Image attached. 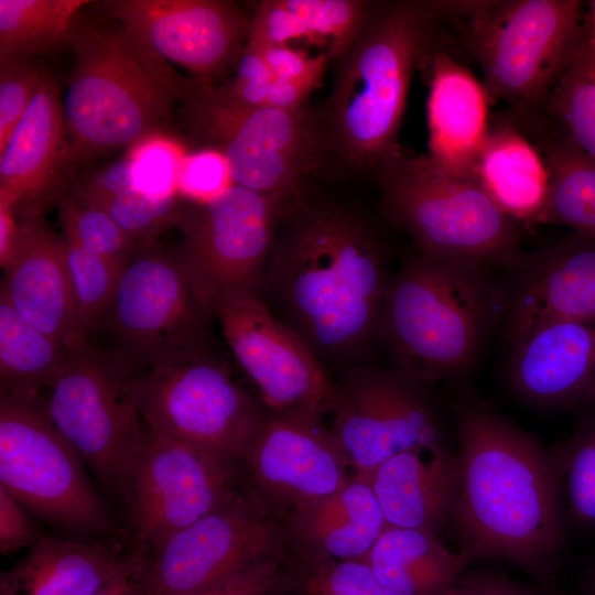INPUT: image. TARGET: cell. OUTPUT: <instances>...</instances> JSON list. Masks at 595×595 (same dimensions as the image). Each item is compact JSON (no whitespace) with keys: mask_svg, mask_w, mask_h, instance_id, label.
<instances>
[{"mask_svg":"<svg viewBox=\"0 0 595 595\" xmlns=\"http://www.w3.org/2000/svg\"><path fill=\"white\" fill-rule=\"evenodd\" d=\"M495 268L420 252L390 275L377 337L392 369L430 388L468 372L504 315V281Z\"/></svg>","mask_w":595,"mask_h":595,"instance_id":"cell-3","label":"cell"},{"mask_svg":"<svg viewBox=\"0 0 595 595\" xmlns=\"http://www.w3.org/2000/svg\"><path fill=\"white\" fill-rule=\"evenodd\" d=\"M461 19L465 46L479 65L489 96L511 110L518 126L543 115L556 80L585 28L580 0L441 1Z\"/></svg>","mask_w":595,"mask_h":595,"instance_id":"cell-6","label":"cell"},{"mask_svg":"<svg viewBox=\"0 0 595 595\" xmlns=\"http://www.w3.org/2000/svg\"><path fill=\"white\" fill-rule=\"evenodd\" d=\"M67 161L73 160L60 88L46 73L0 151V199L19 215L42 212Z\"/></svg>","mask_w":595,"mask_h":595,"instance_id":"cell-23","label":"cell"},{"mask_svg":"<svg viewBox=\"0 0 595 595\" xmlns=\"http://www.w3.org/2000/svg\"><path fill=\"white\" fill-rule=\"evenodd\" d=\"M19 220L20 236L0 295L68 351L78 350L90 339L76 307L63 238L39 212L23 214Z\"/></svg>","mask_w":595,"mask_h":595,"instance_id":"cell-22","label":"cell"},{"mask_svg":"<svg viewBox=\"0 0 595 595\" xmlns=\"http://www.w3.org/2000/svg\"><path fill=\"white\" fill-rule=\"evenodd\" d=\"M364 478L376 495L387 526L436 533L452 523L458 459L451 446L399 453Z\"/></svg>","mask_w":595,"mask_h":595,"instance_id":"cell-24","label":"cell"},{"mask_svg":"<svg viewBox=\"0 0 595 595\" xmlns=\"http://www.w3.org/2000/svg\"><path fill=\"white\" fill-rule=\"evenodd\" d=\"M0 595H10V594L7 592L0 591Z\"/></svg>","mask_w":595,"mask_h":595,"instance_id":"cell-53","label":"cell"},{"mask_svg":"<svg viewBox=\"0 0 595 595\" xmlns=\"http://www.w3.org/2000/svg\"><path fill=\"white\" fill-rule=\"evenodd\" d=\"M177 112L194 141L225 159L234 184L260 193L298 195L305 174L326 154L317 115L305 106H232L195 78Z\"/></svg>","mask_w":595,"mask_h":595,"instance_id":"cell-9","label":"cell"},{"mask_svg":"<svg viewBox=\"0 0 595 595\" xmlns=\"http://www.w3.org/2000/svg\"><path fill=\"white\" fill-rule=\"evenodd\" d=\"M458 494L452 524L469 561L510 562L542 583L558 569L567 523L555 447H547L490 404L452 402Z\"/></svg>","mask_w":595,"mask_h":595,"instance_id":"cell-1","label":"cell"},{"mask_svg":"<svg viewBox=\"0 0 595 595\" xmlns=\"http://www.w3.org/2000/svg\"><path fill=\"white\" fill-rule=\"evenodd\" d=\"M68 193L107 213L138 242L155 240L175 225L182 206L178 195L158 197L140 190L130 155L85 177Z\"/></svg>","mask_w":595,"mask_h":595,"instance_id":"cell-31","label":"cell"},{"mask_svg":"<svg viewBox=\"0 0 595 595\" xmlns=\"http://www.w3.org/2000/svg\"><path fill=\"white\" fill-rule=\"evenodd\" d=\"M332 412V433L357 476L410 450L450 446L451 430L429 388L394 369H350Z\"/></svg>","mask_w":595,"mask_h":595,"instance_id":"cell-16","label":"cell"},{"mask_svg":"<svg viewBox=\"0 0 595 595\" xmlns=\"http://www.w3.org/2000/svg\"><path fill=\"white\" fill-rule=\"evenodd\" d=\"M387 217L418 252L508 270L520 252L519 223L504 213L475 175H458L429 154L402 149L377 169Z\"/></svg>","mask_w":595,"mask_h":595,"instance_id":"cell-7","label":"cell"},{"mask_svg":"<svg viewBox=\"0 0 595 595\" xmlns=\"http://www.w3.org/2000/svg\"><path fill=\"white\" fill-rule=\"evenodd\" d=\"M577 411L570 436L555 448L561 464L567 529L595 531V402Z\"/></svg>","mask_w":595,"mask_h":595,"instance_id":"cell-36","label":"cell"},{"mask_svg":"<svg viewBox=\"0 0 595 595\" xmlns=\"http://www.w3.org/2000/svg\"><path fill=\"white\" fill-rule=\"evenodd\" d=\"M213 310L178 248L140 242L101 323L128 376L207 346ZM101 327V326H100Z\"/></svg>","mask_w":595,"mask_h":595,"instance_id":"cell-11","label":"cell"},{"mask_svg":"<svg viewBox=\"0 0 595 595\" xmlns=\"http://www.w3.org/2000/svg\"><path fill=\"white\" fill-rule=\"evenodd\" d=\"M69 44L62 102L73 161L156 137L194 82L112 19L75 24Z\"/></svg>","mask_w":595,"mask_h":595,"instance_id":"cell-5","label":"cell"},{"mask_svg":"<svg viewBox=\"0 0 595 595\" xmlns=\"http://www.w3.org/2000/svg\"><path fill=\"white\" fill-rule=\"evenodd\" d=\"M505 380L538 408L581 409L595 402V318L542 325L510 346Z\"/></svg>","mask_w":595,"mask_h":595,"instance_id":"cell-21","label":"cell"},{"mask_svg":"<svg viewBox=\"0 0 595 595\" xmlns=\"http://www.w3.org/2000/svg\"><path fill=\"white\" fill-rule=\"evenodd\" d=\"M542 116L595 162V40L586 26L576 52L545 101Z\"/></svg>","mask_w":595,"mask_h":595,"instance_id":"cell-35","label":"cell"},{"mask_svg":"<svg viewBox=\"0 0 595 595\" xmlns=\"http://www.w3.org/2000/svg\"><path fill=\"white\" fill-rule=\"evenodd\" d=\"M241 463L147 428L125 505L130 551L144 562L171 536L241 491Z\"/></svg>","mask_w":595,"mask_h":595,"instance_id":"cell-14","label":"cell"},{"mask_svg":"<svg viewBox=\"0 0 595 595\" xmlns=\"http://www.w3.org/2000/svg\"><path fill=\"white\" fill-rule=\"evenodd\" d=\"M86 0H0V61L30 58L71 43Z\"/></svg>","mask_w":595,"mask_h":595,"instance_id":"cell-34","label":"cell"},{"mask_svg":"<svg viewBox=\"0 0 595 595\" xmlns=\"http://www.w3.org/2000/svg\"><path fill=\"white\" fill-rule=\"evenodd\" d=\"M229 185L206 202L182 205L178 247L210 305L226 298H261L279 219L289 198Z\"/></svg>","mask_w":595,"mask_h":595,"instance_id":"cell-13","label":"cell"},{"mask_svg":"<svg viewBox=\"0 0 595 595\" xmlns=\"http://www.w3.org/2000/svg\"><path fill=\"white\" fill-rule=\"evenodd\" d=\"M62 234L73 237L88 252L125 267L140 242L107 213L69 193L57 196Z\"/></svg>","mask_w":595,"mask_h":595,"instance_id":"cell-38","label":"cell"},{"mask_svg":"<svg viewBox=\"0 0 595 595\" xmlns=\"http://www.w3.org/2000/svg\"><path fill=\"white\" fill-rule=\"evenodd\" d=\"M62 238L76 307L90 339L101 326L125 267L88 252L68 235Z\"/></svg>","mask_w":595,"mask_h":595,"instance_id":"cell-37","label":"cell"},{"mask_svg":"<svg viewBox=\"0 0 595 595\" xmlns=\"http://www.w3.org/2000/svg\"><path fill=\"white\" fill-rule=\"evenodd\" d=\"M46 72L30 58L0 61V151L30 106Z\"/></svg>","mask_w":595,"mask_h":595,"instance_id":"cell-40","label":"cell"},{"mask_svg":"<svg viewBox=\"0 0 595 595\" xmlns=\"http://www.w3.org/2000/svg\"><path fill=\"white\" fill-rule=\"evenodd\" d=\"M349 464L332 431L269 415L249 448L244 466L262 494L295 511L342 489Z\"/></svg>","mask_w":595,"mask_h":595,"instance_id":"cell-20","label":"cell"},{"mask_svg":"<svg viewBox=\"0 0 595 595\" xmlns=\"http://www.w3.org/2000/svg\"><path fill=\"white\" fill-rule=\"evenodd\" d=\"M365 560L390 595H443L470 563L432 531L389 526Z\"/></svg>","mask_w":595,"mask_h":595,"instance_id":"cell-28","label":"cell"},{"mask_svg":"<svg viewBox=\"0 0 595 595\" xmlns=\"http://www.w3.org/2000/svg\"><path fill=\"white\" fill-rule=\"evenodd\" d=\"M101 4L107 17L202 82L236 65L248 40L250 20L231 1L108 0Z\"/></svg>","mask_w":595,"mask_h":595,"instance_id":"cell-18","label":"cell"},{"mask_svg":"<svg viewBox=\"0 0 595 595\" xmlns=\"http://www.w3.org/2000/svg\"><path fill=\"white\" fill-rule=\"evenodd\" d=\"M230 180L225 159L217 152L202 150L183 158L177 192L190 202H206L226 190Z\"/></svg>","mask_w":595,"mask_h":595,"instance_id":"cell-43","label":"cell"},{"mask_svg":"<svg viewBox=\"0 0 595 595\" xmlns=\"http://www.w3.org/2000/svg\"><path fill=\"white\" fill-rule=\"evenodd\" d=\"M549 172V193L542 223L569 227L595 238V162L543 118L532 125Z\"/></svg>","mask_w":595,"mask_h":595,"instance_id":"cell-32","label":"cell"},{"mask_svg":"<svg viewBox=\"0 0 595 595\" xmlns=\"http://www.w3.org/2000/svg\"><path fill=\"white\" fill-rule=\"evenodd\" d=\"M32 516L0 488V553L30 548L42 534Z\"/></svg>","mask_w":595,"mask_h":595,"instance_id":"cell-45","label":"cell"},{"mask_svg":"<svg viewBox=\"0 0 595 595\" xmlns=\"http://www.w3.org/2000/svg\"><path fill=\"white\" fill-rule=\"evenodd\" d=\"M144 560L98 540L41 536L26 554L0 576L10 595H96Z\"/></svg>","mask_w":595,"mask_h":595,"instance_id":"cell-25","label":"cell"},{"mask_svg":"<svg viewBox=\"0 0 595 595\" xmlns=\"http://www.w3.org/2000/svg\"><path fill=\"white\" fill-rule=\"evenodd\" d=\"M69 353L0 295L1 391L41 397V390L52 386Z\"/></svg>","mask_w":595,"mask_h":595,"instance_id":"cell-33","label":"cell"},{"mask_svg":"<svg viewBox=\"0 0 595 595\" xmlns=\"http://www.w3.org/2000/svg\"><path fill=\"white\" fill-rule=\"evenodd\" d=\"M474 175L512 219L542 223L549 172L541 152L522 133L511 113L510 118L501 116L489 125Z\"/></svg>","mask_w":595,"mask_h":595,"instance_id":"cell-27","label":"cell"},{"mask_svg":"<svg viewBox=\"0 0 595 595\" xmlns=\"http://www.w3.org/2000/svg\"><path fill=\"white\" fill-rule=\"evenodd\" d=\"M148 429L241 463L269 413L208 345L127 376Z\"/></svg>","mask_w":595,"mask_h":595,"instance_id":"cell-10","label":"cell"},{"mask_svg":"<svg viewBox=\"0 0 595 595\" xmlns=\"http://www.w3.org/2000/svg\"><path fill=\"white\" fill-rule=\"evenodd\" d=\"M369 3L357 0H266L250 19L246 45H288L290 40H328L327 55L337 60L350 45Z\"/></svg>","mask_w":595,"mask_h":595,"instance_id":"cell-30","label":"cell"},{"mask_svg":"<svg viewBox=\"0 0 595 595\" xmlns=\"http://www.w3.org/2000/svg\"><path fill=\"white\" fill-rule=\"evenodd\" d=\"M144 565L131 571L96 595H137V582Z\"/></svg>","mask_w":595,"mask_h":595,"instance_id":"cell-50","label":"cell"},{"mask_svg":"<svg viewBox=\"0 0 595 595\" xmlns=\"http://www.w3.org/2000/svg\"><path fill=\"white\" fill-rule=\"evenodd\" d=\"M316 88L301 82L274 78L270 84L267 107L284 110L302 108L310 94Z\"/></svg>","mask_w":595,"mask_h":595,"instance_id":"cell-47","label":"cell"},{"mask_svg":"<svg viewBox=\"0 0 595 595\" xmlns=\"http://www.w3.org/2000/svg\"><path fill=\"white\" fill-rule=\"evenodd\" d=\"M443 595H543L506 575L464 571Z\"/></svg>","mask_w":595,"mask_h":595,"instance_id":"cell-46","label":"cell"},{"mask_svg":"<svg viewBox=\"0 0 595 595\" xmlns=\"http://www.w3.org/2000/svg\"><path fill=\"white\" fill-rule=\"evenodd\" d=\"M256 50L262 54L275 78L301 82L315 87L322 84L327 64L331 61L326 53L310 56L305 52L291 48L288 45H270Z\"/></svg>","mask_w":595,"mask_h":595,"instance_id":"cell-44","label":"cell"},{"mask_svg":"<svg viewBox=\"0 0 595 595\" xmlns=\"http://www.w3.org/2000/svg\"><path fill=\"white\" fill-rule=\"evenodd\" d=\"M0 488L32 517L83 540L115 532L107 501L40 397L0 393Z\"/></svg>","mask_w":595,"mask_h":595,"instance_id":"cell-8","label":"cell"},{"mask_svg":"<svg viewBox=\"0 0 595 595\" xmlns=\"http://www.w3.org/2000/svg\"><path fill=\"white\" fill-rule=\"evenodd\" d=\"M284 530L255 490L166 539L145 561L137 595H183L279 555Z\"/></svg>","mask_w":595,"mask_h":595,"instance_id":"cell-17","label":"cell"},{"mask_svg":"<svg viewBox=\"0 0 595 595\" xmlns=\"http://www.w3.org/2000/svg\"><path fill=\"white\" fill-rule=\"evenodd\" d=\"M292 582L304 595H390L366 560H338L312 551L292 569Z\"/></svg>","mask_w":595,"mask_h":595,"instance_id":"cell-39","label":"cell"},{"mask_svg":"<svg viewBox=\"0 0 595 595\" xmlns=\"http://www.w3.org/2000/svg\"><path fill=\"white\" fill-rule=\"evenodd\" d=\"M433 2L369 4L317 116L325 152L348 166L380 167L401 148L399 130L411 79L434 47Z\"/></svg>","mask_w":595,"mask_h":595,"instance_id":"cell-4","label":"cell"},{"mask_svg":"<svg viewBox=\"0 0 595 595\" xmlns=\"http://www.w3.org/2000/svg\"><path fill=\"white\" fill-rule=\"evenodd\" d=\"M507 271L501 321L509 346L554 321L595 318V238L574 234L521 251Z\"/></svg>","mask_w":595,"mask_h":595,"instance_id":"cell-19","label":"cell"},{"mask_svg":"<svg viewBox=\"0 0 595 595\" xmlns=\"http://www.w3.org/2000/svg\"><path fill=\"white\" fill-rule=\"evenodd\" d=\"M428 58V154L451 173L474 175L489 127V96L483 83L445 51L434 48Z\"/></svg>","mask_w":595,"mask_h":595,"instance_id":"cell-26","label":"cell"},{"mask_svg":"<svg viewBox=\"0 0 595 595\" xmlns=\"http://www.w3.org/2000/svg\"><path fill=\"white\" fill-rule=\"evenodd\" d=\"M20 236V220L14 207L0 199V264L7 269L13 258Z\"/></svg>","mask_w":595,"mask_h":595,"instance_id":"cell-48","label":"cell"},{"mask_svg":"<svg viewBox=\"0 0 595 595\" xmlns=\"http://www.w3.org/2000/svg\"><path fill=\"white\" fill-rule=\"evenodd\" d=\"M127 371L89 343L71 351L42 408L111 498L125 507L147 426Z\"/></svg>","mask_w":595,"mask_h":595,"instance_id":"cell-12","label":"cell"},{"mask_svg":"<svg viewBox=\"0 0 595 595\" xmlns=\"http://www.w3.org/2000/svg\"><path fill=\"white\" fill-rule=\"evenodd\" d=\"M264 291L320 360H358L377 337L390 275L382 242L358 213L288 199Z\"/></svg>","mask_w":595,"mask_h":595,"instance_id":"cell-2","label":"cell"},{"mask_svg":"<svg viewBox=\"0 0 595 595\" xmlns=\"http://www.w3.org/2000/svg\"><path fill=\"white\" fill-rule=\"evenodd\" d=\"M585 595H595V563L593 564L586 580Z\"/></svg>","mask_w":595,"mask_h":595,"instance_id":"cell-52","label":"cell"},{"mask_svg":"<svg viewBox=\"0 0 595 595\" xmlns=\"http://www.w3.org/2000/svg\"><path fill=\"white\" fill-rule=\"evenodd\" d=\"M294 519L310 551L338 560H365L387 527L370 484L357 475Z\"/></svg>","mask_w":595,"mask_h":595,"instance_id":"cell-29","label":"cell"},{"mask_svg":"<svg viewBox=\"0 0 595 595\" xmlns=\"http://www.w3.org/2000/svg\"><path fill=\"white\" fill-rule=\"evenodd\" d=\"M585 26L595 40V0L589 1L585 8Z\"/></svg>","mask_w":595,"mask_h":595,"instance_id":"cell-51","label":"cell"},{"mask_svg":"<svg viewBox=\"0 0 595 595\" xmlns=\"http://www.w3.org/2000/svg\"><path fill=\"white\" fill-rule=\"evenodd\" d=\"M213 314L269 415L321 424L333 410L337 386L311 347L259 296L223 299Z\"/></svg>","mask_w":595,"mask_h":595,"instance_id":"cell-15","label":"cell"},{"mask_svg":"<svg viewBox=\"0 0 595 595\" xmlns=\"http://www.w3.org/2000/svg\"><path fill=\"white\" fill-rule=\"evenodd\" d=\"M134 178L145 193L165 197L177 195V176L183 158L172 143L153 137L130 150Z\"/></svg>","mask_w":595,"mask_h":595,"instance_id":"cell-41","label":"cell"},{"mask_svg":"<svg viewBox=\"0 0 595 595\" xmlns=\"http://www.w3.org/2000/svg\"><path fill=\"white\" fill-rule=\"evenodd\" d=\"M291 586L292 569L274 555L183 595H278Z\"/></svg>","mask_w":595,"mask_h":595,"instance_id":"cell-42","label":"cell"},{"mask_svg":"<svg viewBox=\"0 0 595 595\" xmlns=\"http://www.w3.org/2000/svg\"><path fill=\"white\" fill-rule=\"evenodd\" d=\"M236 71L235 77L240 80L269 82L275 78L262 54L247 45L236 64Z\"/></svg>","mask_w":595,"mask_h":595,"instance_id":"cell-49","label":"cell"}]
</instances>
